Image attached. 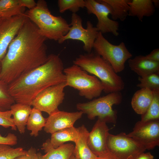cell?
Masks as SVG:
<instances>
[{
    "label": "cell",
    "mask_w": 159,
    "mask_h": 159,
    "mask_svg": "<svg viewBox=\"0 0 159 159\" xmlns=\"http://www.w3.org/2000/svg\"><path fill=\"white\" fill-rule=\"evenodd\" d=\"M47 39L28 18L12 40L1 63L0 80L8 84L47 61Z\"/></svg>",
    "instance_id": "6da1fadb"
},
{
    "label": "cell",
    "mask_w": 159,
    "mask_h": 159,
    "mask_svg": "<svg viewBox=\"0 0 159 159\" xmlns=\"http://www.w3.org/2000/svg\"><path fill=\"white\" fill-rule=\"evenodd\" d=\"M64 69L59 56L49 54L44 64L8 84L9 93L15 103L31 105L32 101L42 90L66 81Z\"/></svg>",
    "instance_id": "7a4b0ae2"
},
{
    "label": "cell",
    "mask_w": 159,
    "mask_h": 159,
    "mask_svg": "<svg viewBox=\"0 0 159 159\" xmlns=\"http://www.w3.org/2000/svg\"><path fill=\"white\" fill-rule=\"evenodd\" d=\"M73 63L98 78L106 93L120 92L124 87L125 84L121 77L108 62L94 51L79 55Z\"/></svg>",
    "instance_id": "3957f363"
},
{
    "label": "cell",
    "mask_w": 159,
    "mask_h": 159,
    "mask_svg": "<svg viewBox=\"0 0 159 159\" xmlns=\"http://www.w3.org/2000/svg\"><path fill=\"white\" fill-rule=\"evenodd\" d=\"M25 13L47 39L58 41L69 29L70 24L62 16L52 14L44 0H38L35 6Z\"/></svg>",
    "instance_id": "277c9868"
},
{
    "label": "cell",
    "mask_w": 159,
    "mask_h": 159,
    "mask_svg": "<svg viewBox=\"0 0 159 159\" xmlns=\"http://www.w3.org/2000/svg\"><path fill=\"white\" fill-rule=\"evenodd\" d=\"M122 99L120 92H114L88 102L78 103L76 107L90 120L97 117L98 120L106 123H115L117 112L113 109L112 106L120 104Z\"/></svg>",
    "instance_id": "5b68a950"
},
{
    "label": "cell",
    "mask_w": 159,
    "mask_h": 159,
    "mask_svg": "<svg viewBox=\"0 0 159 159\" xmlns=\"http://www.w3.org/2000/svg\"><path fill=\"white\" fill-rule=\"evenodd\" d=\"M67 86L77 90L79 95L91 100L99 97L104 90L101 81L96 77L89 74L79 66L73 64L64 68Z\"/></svg>",
    "instance_id": "8992f818"
},
{
    "label": "cell",
    "mask_w": 159,
    "mask_h": 159,
    "mask_svg": "<svg viewBox=\"0 0 159 159\" xmlns=\"http://www.w3.org/2000/svg\"><path fill=\"white\" fill-rule=\"evenodd\" d=\"M93 49L111 65L116 73L124 70L126 62L132 56L124 42H122L118 45L113 44L100 32Z\"/></svg>",
    "instance_id": "52a82bcc"
},
{
    "label": "cell",
    "mask_w": 159,
    "mask_h": 159,
    "mask_svg": "<svg viewBox=\"0 0 159 159\" xmlns=\"http://www.w3.org/2000/svg\"><path fill=\"white\" fill-rule=\"evenodd\" d=\"M108 153L113 159H136L146 150L125 132L109 133L107 141Z\"/></svg>",
    "instance_id": "ba28073f"
},
{
    "label": "cell",
    "mask_w": 159,
    "mask_h": 159,
    "mask_svg": "<svg viewBox=\"0 0 159 159\" xmlns=\"http://www.w3.org/2000/svg\"><path fill=\"white\" fill-rule=\"evenodd\" d=\"M70 25L67 33L62 37L58 43L62 44L69 39L80 41L83 43V49L87 53L91 52L99 32L96 27L94 26L90 21H87L86 28H84L82 19L77 13H72Z\"/></svg>",
    "instance_id": "9c48e42d"
},
{
    "label": "cell",
    "mask_w": 159,
    "mask_h": 159,
    "mask_svg": "<svg viewBox=\"0 0 159 159\" xmlns=\"http://www.w3.org/2000/svg\"><path fill=\"white\" fill-rule=\"evenodd\" d=\"M85 6L89 14H93L97 18L96 27L102 34L111 33L117 36L119 24L109 17L112 13L110 6L104 0H85Z\"/></svg>",
    "instance_id": "30bf717a"
},
{
    "label": "cell",
    "mask_w": 159,
    "mask_h": 159,
    "mask_svg": "<svg viewBox=\"0 0 159 159\" xmlns=\"http://www.w3.org/2000/svg\"><path fill=\"white\" fill-rule=\"evenodd\" d=\"M65 82L52 86L40 92L32 102L31 106L49 115L59 110L58 107L64 98Z\"/></svg>",
    "instance_id": "8fae6325"
},
{
    "label": "cell",
    "mask_w": 159,
    "mask_h": 159,
    "mask_svg": "<svg viewBox=\"0 0 159 159\" xmlns=\"http://www.w3.org/2000/svg\"><path fill=\"white\" fill-rule=\"evenodd\" d=\"M145 149L151 150L159 145V120L137 122L132 131L127 134Z\"/></svg>",
    "instance_id": "7c38bea8"
},
{
    "label": "cell",
    "mask_w": 159,
    "mask_h": 159,
    "mask_svg": "<svg viewBox=\"0 0 159 159\" xmlns=\"http://www.w3.org/2000/svg\"><path fill=\"white\" fill-rule=\"evenodd\" d=\"M28 18L24 14L0 17V72L1 62L11 42Z\"/></svg>",
    "instance_id": "4fadbf2b"
},
{
    "label": "cell",
    "mask_w": 159,
    "mask_h": 159,
    "mask_svg": "<svg viewBox=\"0 0 159 159\" xmlns=\"http://www.w3.org/2000/svg\"><path fill=\"white\" fill-rule=\"evenodd\" d=\"M80 111L68 112L58 111L49 115L44 127L45 132L52 134L59 130L74 126L75 122L81 118Z\"/></svg>",
    "instance_id": "5bb4252c"
},
{
    "label": "cell",
    "mask_w": 159,
    "mask_h": 159,
    "mask_svg": "<svg viewBox=\"0 0 159 159\" xmlns=\"http://www.w3.org/2000/svg\"><path fill=\"white\" fill-rule=\"evenodd\" d=\"M106 123L98 120L96 121L87 139L88 146L97 156L107 153V141L109 133Z\"/></svg>",
    "instance_id": "9a60e30c"
},
{
    "label": "cell",
    "mask_w": 159,
    "mask_h": 159,
    "mask_svg": "<svg viewBox=\"0 0 159 159\" xmlns=\"http://www.w3.org/2000/svg\"><path fill=\"white\" fill-rule=\"evenodd\" d=\"M131 69L140 77L154 73H159V62L147 59L145 56L139 55L128 60Z\"/></svg>",
    "instance_id": "2e32d148"
},
{
    "label": "cell",
    "mask_w": 159,
    "mask_h": 159,
    "mask_svg": "<svg viewBox=\"0 0 159 159\" xmlns=\"http://www.w3.org/2000/svg\"><path fill=\"white\" fill-rule=\"evenodd\" d=\"M42 146L45 154L42 155L40 159H71L74 147L72 144L67 143L54 148L50 144L49 139L44 143Z\"/></svg>",
    "instance_id": "e0dca14e"
},
{
    "label": "cell",
    "mask_w": 159,
    "mask_h": 159,
    "mask_svg": "<svg viewBox=\"0 0 159 159\" xmlns=\"http://www.w3.org/2000/svg\"><path fill=\"white\" fill-rule=\"evenodd\" d=\"M128 16L136 17L142 21L145 17H150L155 12V6L152 0H129Z\"/></svg>",
    "instance_id": "ac0fdd59"
},
{
    "label": "cell",
    "mask_w": 159,
    "mask_h": 159,
    "mask_svg": "<svg viewBox=\"0 0 159 159\" xmlns=\"http://www.w3.org/2000/svg\"><path fill=\"white\" fill-rule=\"evenodd\" d=\"M32 108L29 105L15 103L11 106L10 110L14 124L21 134L25 132L27 122Z\"/></svg>",
    "instance_id": "d6986e66"
},
{
    "label": "cell",
    "mask_w": 159,
    "mask_h": 159,
    "mask_svg": "<svg viewBox=\"0 0 159 159\" xmlns=\"http://www.w3.org/2000/svg\"><path fill=\"white\" fill-rule=\"evenodd\" d=\"M79 127V135L74 143L73 155L78 159H96L97 156L91 151L87 143L89 132L84 125Z\"/></svg>",
    "instance_id": "ffe728a7"
},
{
    "label": "cell",
    "mask_w": 159,
    "mask_h": 159,
    "mask_svg": "<svg viewBox=\"0 0 159 159\" xmlns=\"http://www.w3.org/2000/svg\"><path fill=\"white\" fill-rule=\"evenodd\" d=\"M153 96V91L148 89H140L136 91L133 95L131 102L134 110L138 114H144L150 105Z\"/></svg>",
    "instance_id": "44dd1931"
},
{
    "label": "cell",
    "mask_w": 159,
    "mask_h": 159,
    "mask_svg": "<svg viewBox=\"0 0 159 159\" xmlns=\"http://www.w3.org/2000/svg\"><path fill=\"white\" fill-rule=\"evenodd\" d=\"M79 127L73 126L63 129L52 134L50 142L54 148L67 142L72 141L74 143L79 137Z\"/></svg>",
    "instance_id": "7402d4cb"
},
{
    "label": "cell",
    "mask_w": 159,
    "mask_h": 159,
    "mask_svg": "<svg viewBox=\"0 0 159 159\" xmlns=\"http://www.w3.org/2000/svg\"><path fill=\"white\" fill-rule=\"evenodd\" d=\"M46 122V118L43 116L42 112L32 108L26 125L27 129L31 131V136H37L39 132L44 127Z\"/></svg>",
    "instance_id": "603a6c76"
},
{
    "label": "cell",
    "mask_w": 159,
    "mask_h": 159,
    "mask_svg": "<svg viewBox=\"0 0 159 159\" xmlns=\"http://www.w3.org/2000/svg\"><path fill=\"white\" fill-rule=\"evenodd\" d=\"M25 8L20 5L18 0H0L1 17L9 18L24 14Z\"/></svg>",
    "instance_id": "cb8c5ba5"
},
{
    "label": "cell",
    "mask_w": 159,
    "mask_h": 159,
    "mask_svg": "<svg viewBox=\"0 0 159 159\" xmlns=\"http://www.w3.org/2000/svg\"><path fill=\"white\" fill-rule=\"evenodd\" d=\"M111 6V17L113 20L124 21L128 16L129 0H104Z\"/></svg>",
    "instance_id": "d4e9b609"
},
{
    "label": "cell",
    "mask_w": 159,
    "mask_h": 159,
    "mask_svg": "<svg viewBox=\"0 0 159 159\" xmlns=\"http://www.w3.org/2000/svg\"><path fill=\"white\" fill-rule=\"evenodd\" d=\"M153 98L146 112L141 115L142 122L159 120V89L153 90Z\"/></svg>",
    "instance_id": "484cf974"
},
{
    "label": "cell",
    "mask_w": 159,
    "mask_h": 159,
    "mask_svg": "<svg viewBox=\"0 0 159 159\" xmlns=\"http://www.w3.org/2000/svg\"><path fill=\"white\" fill-rule=\"evenodd\" d=\"M15 101L10 95L8 84L0 80V111L10 110Z\"/></svg>",
    "instance_id": "4316f807"
},
{
    "label": "cell",
    "mask_w": 159,
    "mask_h": 159,
    "mask_svg": "<svg viewBox=\"0 0 159 159\" xmlns=\"http://www.w3.org/2000/svg\"><path fill=\"white\" fill-rule=\"evenodd\" d=\"M59 11L63 13L67 10L72 13H76L80 8H85L84 0H58L57 1Z\"/></svg>",
    "instance_id": "83f0119b"
},
{
    "label": "cell",
    "mask_w": 159,
    "mask_h": 159,
    "mask_svg": "<svg viewBox=\"0 0 159 159\" xmlns=\"http://www.w3.org/2000/svg\"><path fill=\"white\" fill-rule=\"evenodd\" d=\"M138 80L140 83L137 87L142 88H147L152 91L159 89V73H154L143 77H139Z\"/></svg>",
    "instance_id": "f1b7e54d"
},
{
    "label": "cell",
    "mask_w": 159,
    "mask_h": 159,
    "mask_svg": "<svg viewBox=\"0 0 159 159\" xmlns=\"http://www.w3.org/2000/svg\"><path fill=\"white\" fill-rule=\"evenodd\" d=\"M27 152L22 147L14 148L9 145L0 144V159H13L26 154Z\"/></svg>",
    "instance_id": "f546056e"
},
{
    "label": "cell",
    "mask_w": 159,
    "mask_h": 159,
    "mask_svg": "<svg viewBox=\"0 0 159 159\" xmlns=\"http://www.w3.org/2000/svg\"><path fill=\"white\" fill-rule=\"evenodd\" d=\"M10 110L0 111V125L5 128L11 127L12 130H16L15 126Z\"/></svg>",
    "instance_id": "4dcf8cb0"
},
{
    "label": "cell",
    "mask_w": 159,
    "mask_h": 159,
    "mask_svg": "<svg viewBox=\"0 0 159 159\" xmlns=\"http://www.w3.org/2000/svg\"><path fill=\"white\" fill-rule=\"evenodd\" d=\"M42 154L34 148L31 147L26 154L17 156L13 159H40Z\"/></svg>",
    "instance_id": "1f68e13d"
},
{
    "label": "cell",
    "mask_w": 159,
    "mask_h": 159,
    "mask_svg": "<svg viewBox=\"0 0 159 159\" xmlns=\"http://www.w3.org/2000/svg\"><path fill=\"white\" fill-rule=\"evenodd\" d=\"M17 140L16 136L13 133H9L6 136L0 134V144L13 146L17 144Z\"/></svg>",
    "instance_id": "d6a6232c"
},
{
    "label": "cell",
    "mask_w": 159,
    "mask_h": 159,
    "mask_svg": "<svg viewBox=\"0 0 159 159\" xmlns=\"http://www.w3.org/2000/svg\"><path fill=\"white\" fill-rule=\"evenodd\" d=\"M20 5L24 8H27L31 9L36 5L37 3L34 0H18Z\"/></svg>",
    "instance_id": "836d02e7"
},
{
    "label": "cell",
    "mask_w": 159,
    "mask_h": 159,
    "mask_svg": "<svg viewBox=\"0 0 159 159\" xmlns=\"http://www.w3.org/2000/svg\"><path fill=\"white\" fill-rule=\"evenodd\" d=\"M145 56L148 59L159 62V49H154L149 54Z\"/></svg>",
    "instance_id": "e575fe53"
},
{
    "label": "cell",
    "mask_w": 159,
    "mask_h": 159,
    "mask_svg": "<svg viewBox=\"0 0 159 159\" xmlns=\"http://www.w3.org/2000/svg\"><path fill=\"white\" fill-rule=\"evenodd\" d=\"M136 159H154V157L150 152H143L140 154Z\"/></svg>",
    "instance_id": "d590c367"
},
{
    "label": "cell",
    "mask_w": 159,
    "mask_h": 159,
    "mask_svg": "<svg viewBox=\"0 0 159 159\" xmlns=\"http://www.w3.org/2000/svg\"><path fill=\"white\" fill-rule=\"evenodd\" d=\"M96 159H113L108 152L107 153L97 156Z\"/></svg>",
    "instance_id": "8d00e7d4"
},
{
    "label": "cell",
    "mask_w": 159,
    "mask_h": 159,
    "mask_svg": "<svg viewBox=\"0 0 159 159\" xmlns=\"http://www.w3.org/2000/svg\"><path fill=\"white\" fill-rule=\"evenodd\" d=\"M155 6L158 7L159 5V0H152Z\"/></svg>",
    "instance_id": "74e56055"
},
{
    "label": "cell",
    "mask_w": 159,
    "mask_h": 159,
    "mask_svg": "<svg viewBox=\"0 0 159 159\" xmlns=\"http://www.w3.org/2000/svg\"><path fill=\"white\" fill-rule=\"evenodd\" d=\"M71 159H78L76 158V157H75L73 154L71 157Z\"/></svg>",
    "instance_id": "f35d334b"
},
{
    "label": "cell",
    "mask_w": 159,
    "mask_h": 159,
    "mask_svg": "<svg viewBox=\"0 0 159 159\" xmlns=\"http://www.w3.org/2000/svg\"><path fill=\"white\" fill-rule=\"evenodd\" d=\"M0 17H1L0 16Z\"/></svg>",
    "instance_id": "ab89813d"
}]
</instances>
